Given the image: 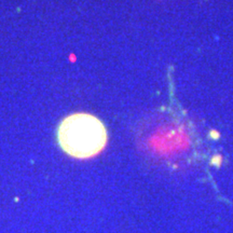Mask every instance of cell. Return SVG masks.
Segmentation results:
<instances>
[{"label": "cell", "mask_w": 233, "mask_h": 233, "mask_svg": "<svg viewBox=\"0 0 233 233\" xmlns=\"http://www.w3.org/2000/svg\"><path fill=\"white\" fill-rule=\"evenodd\" d=\"M57 142L68 155L89 159L98 154L107 142L103 122L90 113H74L66 117L57 127Z\"/></svg>", "instance_id": "6da1fadb"}]
</instances>
